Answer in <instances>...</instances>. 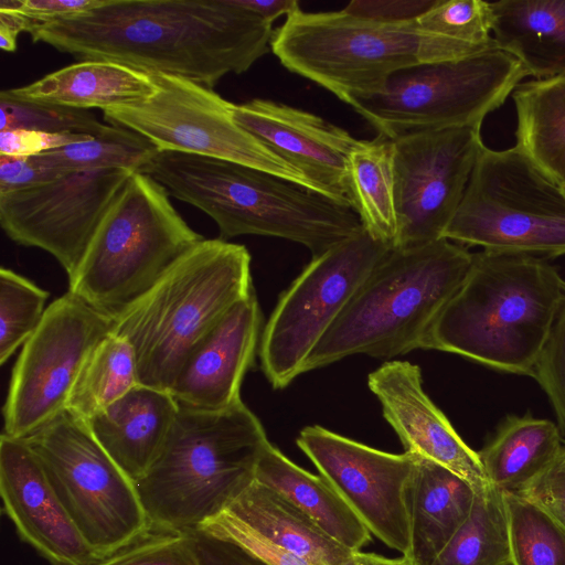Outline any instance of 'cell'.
<instances>
[{
	"instance_id": "52a82bcc",
	"label": "cell",
	"mask_w": 565,
	"mask_h": 565,
	"mask_svg": "<svg viewBox=\"0 0 565 565\" xmlns=\"http://www.w3.org/2000/svg\"><path fill=\"white\" fill-rule=\"evenodd\" d=\"M270 49L287 70L350 106L381 93L399 70L484 52L425 32L416 21L384 23L343 9L305 12L300 8L274 30Z\"/></svg>"
},
{
	"instance_id": "9c48e42d",
	"label": "cell",
	"mask_w": 565,
	"mask_h": 565,
	"mask_svg": "<svg viewBox=\"0 0 565 565\" xmlns=\"http://www.w3.org/2000/svg\"><path fill=\"white\" fill-rule=\"evenodd\" d=\"M443 238L526 255L565 254V192L513 146L486 145Z\"/></svg>"
},
{
	"instance_id": "7402d4cb",
	"label": "cell",
	"mask_w": 565,
	"mask_h": 565,
	"mask_svg": "<svg viewBox=\"0 0 565 565\" xmlns=\"http://www.w3.org/2000/svg\"><path fill=\"white\" fill-rule=\"evenodd\" d=\"M178 411L170 392L140 384L86 422L100 446L136 482L159 456Z\"/></svg>"
},
{
	"instance_id": "83f0119b",
	"label": "cell",
	"mask_w": 565,
	"mask_h": 565,
	"mask_svg": "<svg viewBox=\"0 0 565 565\" xmlns=\"http://www.w3.org/2000/svg\"><path fill=\"white\" fill-rule=\"evenodd\" d=\"M564 450L557 426L532 416L509 417L478 451L487 479L502 492L519 493Z\"/></svg>"
},
{
	"instance_id": "6da1fadb",
	"label": "cell",
	"mask_w": 565,
	"mask_h": 565,
	"mask_svg": "<svg viewBox=\"0 0 565 565\" xmlns=\"http://www.w3.org/2000/svg\"><path fill=\"white\" fill-rule=\"evenodd\" d=\"M29 34L79 61H110L213 89L264 56L274 29L237 0H100L85 12L35 24Z\"/></svg>"
},
{
	"instance_id": "cb8c5ba5",
	"label": "cell",
	"mask_w": 565,
	"mask_h": 565,
	"mask_svg": "<svg viewBox=\"0 0 565 565\" xmlns=\"http://www.w3.org/2000/svg\"><path fill=\"white\" fill-rule=\"evenodd\" d=\"M417 457V456H416ZM476 489L463 478L417 457L408 488L409 565H430L469 518Z\"/></svg>"
},
{
	"instance_id": "8d00e7d4",
	"label": "cell",
	"mask_w": 565,
	"mask_h": 565,
	"mask_svg": "<svg viewBox=\"0 0 565 565\" xmlns=\"http://www.w3.org/2000/svg\"><path fill=\"white\" fill-rule=\"evenodd\" d=\"M0 114V131L26 129L98 137L109 128V125L98 121L88 110L23 103L2 97Z\"/></svg>"
},
{
	"instance_id": "f35d334b",
	"label": "cell",
	"mask_w": 565,
	"mask_h": 565,
	"mask_svg": "<svg viewBox=\"0 0 565 565\" xmlns=\"http://www.w3.org/2000/svg\"><path fill=\"white\" fill-rule=\"evenodd\" d=\"M532 376L548 396L565 430V292Z\"/></svg>"
},
{
	"instance_id": "44dd1931",
	"label": "cell",
	"mask_w": 565,
	"mask_h": 565,
	"mask_svg": "<svg viewBox=\"0 0 565 565\" xmlns=\"http://www.w3.org/2000/svg\"><path fill=\"white\" fill-rule=\"evenodd\" d=\"M262 322L253 291L237 301L188 356L170 390L178 405L218 411L241 402L243 379L259 348Z\"/></svg>"
},
{
	"instance_id": "e0dca14e",
	"label": "cell",
	"mask_w": 565,
	"mask_h": 565,
	"mask_svg": "<svg viewBox=\"0 0 565 565\" xmlns=\"http://www.w3.org/2000/svg\"><path fill=\"white\" fill-rule=\"evenodd\" d=\"M296 443L370 533L406 555L407 495L417 457L385 452L317 425L305 427Z\"/></svg>"
},
{
	"instance_id": "ffe728a7",
	"label": "cell",
	"mask_w": 565,
	"mask_h": 565,
	"mask_svg": "<svg viewBox=\"0 0 565 565\" xmlns=\"http://www.w3.org/2000/svg\"><path fill=\"white\" fill-rule=\"evenodd\" d=\"M367 386L405 452L436 462L476 490L490 484L478 451L471 449L423 388L422 371L408 361L391 360L371 372Z\"/></svg>"
},
{
	"instance_id": "7c38bea8",
	"label": "cell",
	"mask_w": 565,
	"mask_h": 565,
	"mask_svg": "<svg viewBox=\"0 0 565 565\" xmlns=\"http://www.w3.org/2000/svg\"><path fill=\"white\" fill-rule=\"evenodd\" d=\"M391 249L363 230L313 256L280 296L262 332L260 365L274 388L303 373L313 348Z\"/></svg>"
},
{
	"instance_id": "8fae6325",
	"label": "cell",
	"mask_w": 565,
	"mask_h": 565,
	"mask_svg": "<svg viewBox=\"0 0 565 565\" xmlns=\"http://www.w3.org/2000/svg\"><path fill=\"white\" fill-rule=\"evenodd\" d=\"M22 439L39 457L64 509L102 561L151 530L135 481L100 446L85 419L65 409Z\"/></svg>"
},
{
	"instance_id": "4316f807",
	"label": "cell",
	"mask_w": 565,
	"mask_h": 565,
	"mask_svg": "<svg viewBox=\"0 0 565 565\" xmlns=\"http://www.w3.org/2000/svg\"><path fill=\"white\" fill-rule=\"evenodd\" d=\"M255 481L278 492L348 548L361 551L371 542L370 531L322 476L297 466L270 443L258 460Z\"/></svg>"
},
{
	"instance_id": "277c9868",
	"label": "cell",
	"mask_w": 565,
	"mask_h": 565,
	"mask_svg": "<svg viewBox=\"0 0 565 565\" xmlns=\"http://www.w3.org/2000/svg\"><path fill=\"white\" fill-rule=\"evenodd\" d=\"M268 444L243 401L218 411L179 406L159 456L135 482L151 530L184 533L215 519L254 482Z\"/></svg>"
},
{
	"instance_id": "e575fe53",
	"label": "cell",
	"mask_w": 565,
	"mask_h": 565,
	"mask_svg": "<svg viewBox=\"0 0 565 565\" xmlns=\"http://www.w3.org/2000/svg\"><path fill=\"white\" fill-rule=\"evenodd\" d=\"M50 294L10 268L0 269V363L39 328Z\"/></svg>"
},
{
	"instance_id": "d6a6232c",
	"label": "cell",
	"mask_w": 565,
	"mask_h": 565,
	"mask_svg": "<svg viewBox=\"0 0 565 565\" xmlns=\"http://www.w3.org/2000/svg\"><path fill=\"white\" fill-rule=\"evenodd\" d=\"M159 150L141 135L109 125L100 136L43 152V162L64 172L129 169L140 171Z\"/></svg>"
},
{
	"instance_id": "2e32d148",
	"label": "cell",
	"mask_w": 565,
	"mask_h": 565,
	"mask_svg": "<svg viewBox=\"0 0 565 565\" xmlns=\"http://www.w3.org/2000/svg\"><path fill=\"white\" fill-rule=\"evenodd\" d=\"M129 169L73 171L32 188L0 194V224L14 243L52 255L71 277Z\"/></svg>"
},
{
	"instance_id": "7dc6e473",
	"label": "cell",
	"mask_w": 565,
	"mask_h": 565,
	"mask_svg": "<svg viewBox=\"0 0 565 565\" xmlns=\"http://www.w3.org/2000/svg\"><path fill=\"white\" fill-rule=\"evenodd\" d=\"M32 21L25 15L0 9V47L6 52L17 50V39L21 32H30Z\"/></svg>"
},
{
	"instance_id": "30bf717a",
	"label": "cell",
	"mask_w": 565,
	"mask_h": 565,
	"mask_svg": "<svg viewBox=\"0 0 565 565\" xmlns=\"http://www.w3.org/2000/svg\"><path fill=\"white\" fill-rule=\"evenodd\" d=\"M529 76L512 54L493 47L467 57L397 71L381 93L353 104L379 134L478 126Z\"/></svg>"
},
{
	"instance_id": "484cf974",
	"label": "cell",
	"mask_w": 565,
	"mask_h": 565,
	"mask_svg": "<svg viewBox=\"0 0 565 565\" xmlns=\"http://www.w3.org/2000/svg\"><path fill=\"white\" fill-rule=\"evenodd\" d=\"M498 49L515 56L536 79L565 73V0L490 2Z\"/></svg>"
},
{
	"instance_id": "681fc988",
	"label": "cell",
	"mask_w": 565,
	"mask_h": 565,
	"mask_svg": "<svg viewBox=\"0 0 565 565\" xmlns=\"http://www.w3.org/2000/svg\"><path fill=\"white\" fill-rule=\"evenodd\" d=\"M354 565H409L404 555L391 558L374 553L355 551L353 556Z\"/></svg>"
},
{
	"instance_id": "b9f144b4",
	"label": "cell",
	"mask_w": 565,
	"mask_h": 565,
	"mask_svg": "<svg viewBox=\"0 0 565 565\" xmlns=\"http://www.w3.org/2000/svg\"><path fill=\"white\" fill-rule=\"evenodd\" d=\"M518 494L542 509L565 531V448L550 468Z\"/></svg>"
},
{
	"instance_id": "8992f818",
	"label": "cell",
	"mask_w": 565,
	"mask_h": 565,
	"mask_svg": "<svg viewBox=\"0 0 565 565\" xmlns=\"http://www.w3.org/2000/svg\"><path fill=\"white\" fill-rule=\"evenodd\" d=\"M250 260L244 245L204 238L114 318L111 333L132 347L140 384L170 392L199 342L254 291Z\"/></svg>"
},
{
	"instance_id": "f1b7e54d",
	"label": "cell",
	"mask_w": 565,
	"mask_h": 565,
	"mask_svg": "<svg viewBox=\"0 0 565 565\" xmlns=\"http://www.w3.org/2000/svg\"><path fill=\"white\" fill-rule=\"evenodd\" d=\"M515 147L555 182L565 181V73L520 83L512 93Z\"/></svg>"
},
{
	"instance_id": "ab89813d",
	"label": "cell",
	"mask_w": 565,
	"mask_h": 565,
	"mask_svg": "<svg viewBox=\"0 0 565 565\" xmlns=\"http://www.w3.org/2000/svg\"><path fill=\"white\" fill-rule=\"evenodd\" d=\"M202 529L234 540L268 565H316L222 513Z\"/></svg>"
},
{
	"instance_id": "3957f363",
	"label": "cell",
	"mask_w": 565,
	"mask_h": 565,
	"mask_svg": "<svg viewBox=\"0 0 565 565\" xmlns=\"http://www.w3.org/2000/svg\"><path fill=\"white\" fill-rule=\"evenodd\" d=\"M139 172L207 214L224 241L274 236L302 244L317 256L364 230L351 206L248 166L159 151Z\"/></svg>"
},
{
	"instance_id": "7a4b0ae2",
	"label": "cell",
	"mask_w": 565,
	"mask_h": 565,
	"mask_svg": "<svg viewBox=\"0 0 565 565\" xmlns=\"http://www.w3.org/2000/svg\"><path fill=\"white\" fill-rule=\"evenodd\" d=\"M565 280L542 258L483 249L428 329L422 349L532 376Z\"/></svg>"
},
{
	"instance_id": "d590c367",
	"label": "cell",
	"mask_w": 565,
	"mask_h": 565,
	"mask_svg": "<svg viewBox=\"0 0 565 565\" xmlns=\"http://www.w3.org/2000/svg\"><path fill=\"white\" fill-rule=\"evenodd\" d=\"M416 24L425 32L481 51L497 46L491 33L488 1L438 0L416 20Z\"/></svg>"
},
{
	"instance_id": "d4e9b609",
	"label": "cell",
	"mask_w": 565,
	"mask_h": 565,
	"mask_svg": "<svg viewBox=\"0 0 565 565\" xmlns=\"http://www.w3.org/2000/svg\"><path fill=\"white\" fill-rule=\"evenodd\" d=\"M222 514L316 565H354L355 551L331 537L278 492L255 480Z\"/></svg>"
},
{
	"instance_id": "ee69618b",
	"label": "cell",
	"mask_w": 565,
	"mask_h": 565,
	"mask_svg": "<svg viewBox=\"0 0 565 565\" xmlns=\"http://www.w3.org/2000/svg\"><path fill=\"white\" fill-rule=\"evenodd\" d=\"M93 138L75 134H50L38 130L9 129L0 131V154L30 157Z\"/></svg>"
},
{
	"instance_id": "d6986e66",
	"label": "cell",
	"mask_w": 565,
	"mask_h": 565,
	"mask_svg": "<svg viewBox=\"0 0 565 565\" xmlns=\"http://www.w3.org/2000/svg\"><path fill=\"white\" fill-rule=\"evenodd\" d=\"M0 493L20 539L51 565H97L57 498L36 454L22 438H0Z\"/></svg>"
},
{
	"instance_id": "bcb514c9",
	"label": "cell",
	"mask_w": 565,
	"mask_h": 565,
	"mask_svg": "<svg viewBox=\"0 0 565 565\" xmlns=\"http://www.w3.org/2000/svg\"><path fill=\"white\" fill-rule=\"evenodd\" d=\"M99 2L100 0H1L0 9L21 13L35 25L85 12Z\"/></svg>"
},
{
	"instance_id": "60d3db41",
	"label": "cell",
	"mask_w": 565,
	"mask_h": 565,
	"mask_svg": "<svg viewBox=\"0 0 565 565\" xmlns=\"http://www.w3.org/2000/svg\"><path fill=\"white\" fill-rule=\"evenodd\" d=\"M184 533L200 565H268L230 537L202 527Z\"/></svg>"
},
{
	"instance_id": "f546056e",
	"label": "cell",
	"mask_w": 565,
	"mask_h": 565,
	"mask_svg": "<svg viewBox=\"0 0 565 565\" xmlns=\"http://www.w3.org/2000/svg\"><path fill=\"white\" fill-rule=\"evenodd\" d=\"M353 209L364 230L394 248L398 235L395 202L394 141L379 134L360 140L349 158Z\"/></svg>"
},
{
	"instance_id": "ac0fdd59",
	"label": "cell",
	"mask_w": 565,
	"mask_h": 565,
	"mask_svg": "<svg viewBox=\"0 0 565 565\" xmlns=\"http://www.w3.org/2000/svg\"><path fill=\"white\" fill-rule=\"evenodd\" d=\"M233 117L317 192L353 209L348 164L360 140L315 114L269 99L234 104Z\"/></svg>"
},
{
	"instance_id": "1f68e13d",
	"label": "cell",
	"mask_w": 565,
	"mask_h": 565,
	"mask_svg": "<svg viewBox=\"0 0 565 565\" xmlns=\"http://www.w3.org/2000/svg\"><path fill=\"white\" fill-rule=\"evenodd\" d=\"M430 565H511L503 492L492 484L476 490L471 513Z\"/></svg>"
},
{
	"instance_id": "7bdbcfd3",
	"label": "cell",
	"mask_w": 565,
	"mask_h": 565,
	"mask_svg": "<svg viewBox=\"0 0 565 565\" xmlns=\"http://www.w3.org/2000/svg\"><path fill=\"white\" fill-rule=\"evenodd\" d=\"M67 172L50 167L39 154L15 157L0 154V194L53 181Z\"/></svg>"
},
{
	"instance_id": "4fadbf2b",
	"label": "cell",
	"mask_w": 565,
	"mask_h": 565,
	"mask_svg": "<svg viewBox=\"0 0 565 565\" xmlns=\"http://www.w3.org/2000/svg\"><path fill=\"white\" fill-rule=\"evenodd\" d=\"M150 76L154 90L149 97L103 111L109 125L141 135L159 151L226 160L315 190L299 171L234 120L233 103L212 88L180 76Z\"/></svg>"
},
{
	"instance_id": "5b68a950",
	"label": "cell",
	"mask_w": 565,
	"mask_h": 565,
	"mask_svg": "<svg viewBox=\"0 0 565 565\" xmlns=\"http://www.w3.org/2000/svg\"><path fill=\"white\" fill-rule=\"evenodd\" d=\"M473 254L449 239L392 248L309 354L303 373L353 354L391 359L422 349Z\"/></svg>"
},
{
	"instance_id": "5bb4252c",
	"label": "cell",
	"mask_w": 565,
	"mask_h": 565,
	"mask_svg": "<svg viewBox=\"0 0 565 565\" xmlns=\"http://www.w3.org/2000/svg\"><path fill=\"white\" fill-rule=\"evenodd\" d=\"M113 327L114 318L71 291L50 303L13 365L3 434L25 438L64 412L82 364Z\"/></svg>"
},
{
	"instance_id": "f6af8a7d",
	"label": "cell",
	"mask_w": 565,
	"mask_h": 565,
	"mask_svg": "<svg viewBox=\"0 0 565 565\" xmlns=\"http://www.w3.org/2000/svg\"><path fill=\"white\" fill-rule=\"evenodd\" d=\"M438 0H353L343 10L352 15L384 23L416 21Z\"/></svg>"
},
{
	"instance_id": "f907efd6",
	"label": "cell",
	"mask_w": 565,
	"mask_h": 565,
	"mask_svg": "<svg viewBox=\"0 0 565 565\" xmlns=\"http://www.w3.org/2000/svg\"><path fill=\"white\" fill-rule=\"evenodd\" d=\"M562 188H563V190L565 192V181L562 183Z\"/></svg>"
},
{
	"instance_id": "4dcf8cb0",
	"label": "cell",
	"mask_w": 565,
	"mask_h": 565,
	"mask_svg": "<svg viewBox=\"0 0 565 565\" xmlns=\"http://www.w3.org/2000/svg\"><path fill=\"white\" fill-rule=\"evenodd\" d=\"M140 385L136 353L113 333L86 356L73 384L66 409L88 420Z\"/></svg>"
},
{
	"instance_id": "ba28073f",
	"label": "cell",
	"mask_w": 565,
	"mask_h": 565,
	"mask_svg": "<svg viewBox=\"0 0 565 565\" xmlns=\"http://www.w3.org/2000/svg\"><path fill=\"white\" fill-rule=\"evenodd\" d=\"M204 238L183 220L158 181L136 171L68 277V291L116 318Z\"/></svg>"
},
{
	"instance_id": "74e56055",
	"label": "cell",
	"mask_w": 565,
	"mask_h": 565,
	"mask_svg": "<svg viewBox=\"0 0 565 565\" xmlns=\"http://www.w3.org/2000/svg\"><path fill=\"white\" fill-rule=\"evenodd\" d=\"M97 565H200L182 532L150 530Z\"/></svg>"
},
{
	"instance_id": "836d02e7",
	"label": "cell",
	"mask_w": 565,
	"mask_h": 565,
	"mask_svg": "<svg viewBox=\"0 0 565 565\" xmlns=\"http://www.w3.org/2000/svg\"><path fill=\"white\" fill-rule=\"evenodd\" d=\"M511 565H565V531L518 493L503 492Z\"/></svg>"
},
{
	"instance_id": "c3c4849f",
	"label": "cell",
	"mask_w": 565,
	"mask_h": 565,
	"mask_svg": "<svg viewBox=\"0 0 565 565\" xmlns=\"http://www.w3.org/2000/svg\"><path fill=\"white\" fill-rule=\"evenodd\" d=\"M237 3L270 23L300 8L297 0H237Z\"/></svg>"
},
{
	"instance_id": "603a6c76",
	"label": "cell",
	"mask_w": 565,
	"mask_h": 565,
	"mask_svg": "<svg viewBox=\"0 0 565 565\" xmlns=\"http://www.w3.org/2000/svg\"><path fill=\"white\" fill-rule=\"evenodd\" d=\"M154 90L150 74L110 61H79L28 85L2 89L12 100L102 111L140 102Z\"/></svg>"
},
{
	"instance_id": "9a60e30c",
	"label": "cell",
	"mask_w": 565,
	"mask_h": 565,
	"mask_svg": "<svg viewBox=\"0 0 565 565\" xmlns=\"http://www.w3.org/2000/svg\"><path fill=\"white\" fill-rule=\"evenodd\" d=\"M394 141L398 235L394 248L443 238L484 147L481 127L416 131Z\"/></svg>"
}]
</instances>
